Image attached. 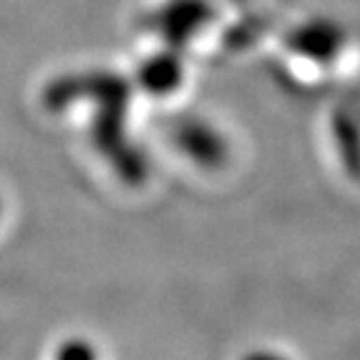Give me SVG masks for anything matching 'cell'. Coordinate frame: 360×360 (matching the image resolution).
I'll use <instances>...</instances> for the list:
<instances>
[{
    "label": "cell",
    "instance_id": "2",
    "mask_svg": "<svg viewBox=\"0 0 360 360\" xmlns=\"http://www.w3.org/2000/svg\"><path fill=\"white\" fill-rule=\"evenodd\" d=\"M53 360H100V349L83 337H70L59 343Z\"/></svg>",
    "mask_w": 360,
    "mask_h": 360
},
{
    "label": "cell",
    "instance_id": "3",
    "mask_svg": "<svg viewBox=\"0 0 360 360\" xmlns=\"http://www.w3.org/2000/svg\"><path fill=\"white\" fill-rule=\"evenodd\" d=\"M245 360H287L278 354H269V352H254L252 356H248Z\"/></svg>",
    "mask_w": 360,
    "mask_h": 360
},
{
    "label": "cell",
    "instance_id": "4",
    "mask_svg": "<svg viewBox=\"0 0 360 360\" xmlns=\"http://www.w3.org/2000/svg\"><path fill=\"white\" fill-rule=\"evenodd\" d=\"M0 215H3V200H0Z\"/></svg>",
    "mask_w": 360,
    "mask_h": 360
},
{
    "label": "cell",
    "instance_id": "1",
    "mask_svg": "<svg viewBox=\"0 0 360 360\" xmlns=\"http://www.w3.org/2000/svg\"><path fill=\"white\" fill-rule=\"evenodd\" d=\"M178 146L185 152V157L202 167H219L228 159L224 139L207 126L183 128L178 133Z\"/></svg>",
    "mask_w": 360,
    "mask_h": 360
}]
</instances>
